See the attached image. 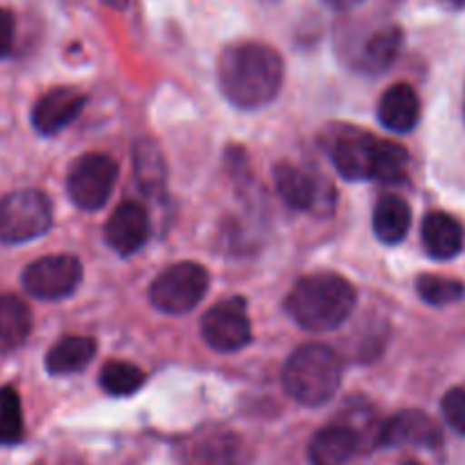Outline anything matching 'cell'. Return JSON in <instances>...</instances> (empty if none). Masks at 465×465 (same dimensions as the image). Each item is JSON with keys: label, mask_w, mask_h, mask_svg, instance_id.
I'll use <instances>...</instances> for the list:
<instances>
[{"label": "cell", "mask_w": 465, "mask_h": 465, "mask_svg": "<svg viewBox=\"0 0 465 465\" xmlns=\"http://www.w3.org/2000/svg\"><path fill=\"white\" fill-rule=\"evenodd\" d=\"M274 185L281 199L294 210H322V194L324 187L320 185L315 173L297 164L281 163L274 167Z\"/></svg>", "instance_id": "14"}, {"label": "cell", "mask_w": 465, "mask_h": 465, "mask_svg": "<svg viewBox=\"0 0 465 465\" xmlns=\"http://www.w3.org/2000/svg\"><path fill=\"white\" fill-rule=\"evenodd\" d=\"M181 459L185 465H242L247 450L231 431H201L183 442Z\"/></svg>", "instance_id": "10"}, {"label": "cell", "mask_w": 465, "mask_h": 465, "mask_svg": "<svg viewBox=\"0 0 465 465\" xmlns=\"http://www.w3.org/2000/svg\"><path fill=\"white\" fill-rule=\"evenodd\" d=\"M326 5L333 7V10H351V7H356L361 3V0H324Z\"/></svg>", "instance_id": "29"}, {"label": "cell", "mask_w": 465, "mask_h": 465, "mask_svg": "<svg viewBox=\"0 0 465 465\" xmlns=\"http://www.w3.org/2000/svg\"><path fill=\"white\" fill-rule=\"evenodd\" d=\"M401 42H404V35L397 25H386V28L377 30L361 48L359 69L372 75L388 71L400 55Z\"/></svg>", "instance_id": "19"}, {"label": "cell", "mask_w": 465, "mask_h": 465, "mask_svg": "<svg viewBox=\"0 0 465 465\" xmlns=\"http://www.w3.org/2000/svg\"><path fill=\"white\" fill-rule=\"evenodd\" d=\"M33 331L30 308L15 294H0V354H10Z\"/></svg>", "instance_id": "18"}, {"label": "cell", "mask_w": 465, "mask_h": 465, "mask_svg": "<svg viewBox=\"0 0 465 465\" xmlns=\"http://www.w3.org/2000/svg\"><path fill=\"white\" fill-rule=\"evenodd\" d=\"M359 451V440L344 424H329L312 436L308 459L312 465H347Z\"/></svg>", "instance_id": "17"}, {"label": "cell", "mask_w": 465, "mask_h": 465, "mask_svg": "<svg viewBox=\"0 0 465 465\" xmlns=\"http://www.w3.org/2000/svg\"><path fill=\"white\" fill-rule=\"evenodd\" d=\"M201 335L214 351H238L252 342V320L247 303L240 297H231L210 308L201 320Z\"/></svg>", "instance_id": "8"}, {"label": "cell", "mask_w": 465, "mask_h": 465, "mask_svg": "<svg viewBox=\"0 0 465 465\" xmlns=\"http://www.w3.org/2000/svg\"><path fill=\"white\" fill-rule=\"evenodd\" d=\"M219 87L235 107L258 110L276 98L283 84V60L261 42L232 44L219 57Z\"/></svg>", "instance_id": "2"}, {"label": "cell", "mask_w": 465, "mask_h": 465, "mask_svg": "<svg viewBox=\"0 0 465 465\" xmlns=\"http://www.w3.org/2000/svg\"><path fill=\"white\" fill-rule=\"evenodd\" d=\"M15 42V16L10 10H0V60L10 55Z\"/></svg>", "instance_id": "28"}, {"label": "cell", "mask_w": 465, "mask_h": 465, "mask_svg": "<svg viewBox=\"0 0 465 465\" xmlns=\"http://www.w3.org/2000/svg\"><path fill=\"white\" fill-rule=\"evenodd\" d=\"M340 381V356L324 344H303L285 361L283 386L288 395L303 406H322L333 400Z\"/></svg>", "instance_id": "4"}, {"label": "cell", "mask_w": 465, "mask_h": 465, "mask_svg": "<svg viewBox=\"0 0 465 465\" xmlns=\"http://www.w3.org/2000/svg\"><path fill=\"white\" fill-rule=\"evenodd\" d=\"M442 415L454 431L465 436V388H451L442 397Z\"/></svg>", "instance_id": "27"}, {"label": "cell", "mask_w": 465, "mask_h": 465, "mask_svg": "<svg viewBox=\"0 0 465 465\" xmlns=\"http://www.w3.org/2000/svg\"><path fill=\"white\" fill-rule=\"evenodd\" d=\"M53 223V208L39 190H16L0 199V240L7 244L42 238Z\"/></svg>", "instance_id": "5"}, {"label": "cell", "mask_w": 465, "mask_h": 465, "mask_svg": "<svg viewBox=\"0 0 465 465\" xmlns=\"http://www.w3.org/2000/svg\"><path fill=\"white\" fill-rule=\"evenodd\" d=\"M135 178L146 194H160L164 187V160L163 153L151 142H140L135 146Z\"/></svg>", "instance_id": "22"}, {"label": "cell", "mask_w": 465, "mask_h": 465, "mask_svg": "<svg viewBox=\"0 0 465 465\" xmlns=\"http://www.w3.org/2000/svg\"><path fill=\"white\" fill-rule=\"evenodd\" d=\"M356 306V292L338 274H311L297 281L285 299V311L308 331L338 329Z\"/></svg>", "instance_id": "3"}, {"label": "cell", "mask_w": 465, "mask_h": 465, "mask_svg": "<svg viewBox=\"0 0 465 465\" xmlns=\"http://www.w3.org/2000/svg\"><path fill=\"white\" fill-rule=\"evenodd\" d=\"M379 122L395 133H409L420 122V98L411 84H392L379 101Z\"/></svg>", "instance_id": "15"}, {"label": "cell", "mask_w": 465, "mask_h": 465, "mask_svg": "<svg viewBox=\"0 0 465 465\" xmlns=\"http://www.w3.org/2000/svg\"><path fill=\"white\" fill-rule=\"evenodd\" d=\"M208 272L196 262H178L167 267L149 290L151 303L167 315H185L199 306L208 292Z\"/></svg>", "instance_id": "6"}, {"label": "cell", "mask_w": 465, "mask_h": 465, "mask_svg": "<svg viewBox=\"0 0 465 465\" xmlns=\"http://www.w3.org/2000/svg\"><path fill=\"white\" fill-rule=\"evenodd\" d=\"M84 94L74 87H57L44 94L33 110V126L42 135H57L69 124L75 122V116L84 107Z\"/></svg>", "instance_id": "13"}, {"label": "cell", "mask_w": 465, "mask_h": 465, "mask_svg": "<svg viewBox=\"0 0 465 465\" xmlns=\"http://www.w3.org/2000/svg\"><path fill=\"white\" fill-rule=\"evenodd\" d=\"M101 3L103 5L112 7V10H116V12H122L128 7V0H101Z\"/></svg>", "instance_id": "30"}, {"label": "cell", "mask_w": 465, "mask_h": 465, "mask_svg": "<svg viewBox=\"0 0 465 465\" xmlns=\"http://www.w3.org/2000/svg\"><path fill=\"white\" fill-rule=\"evenodd\" d=\"M418 292L431 306H450L465 297V285L447 276L424 274L418 279Z\"/></svg>", "instance_id": "25"}, {"label": "cell", "mask_w": 465, "mask_h": 465, "mask_svg": "<svg viewBox=\"0 0 465 465\" xmlns=\"http://www.w3.org/2000/svg\"><path fill=\"white\" fill-rule=\"evenodd\" d=\"M24 438V409L15 388H0V445H15Z\"/></svg>", "instance_id": "24"}, {"label": "cell", "mask_w": 465, "mask_h": 465, "mask_svg": "<svg viewBox=\"0 0 465 465\" xmlns=\"http://www.w3.org/2000/svg\"><path fill=\"white\" fill-rule=\"evenodd\" d=\"M463 226L447 213H429L422 222V244L436 261H450L463 249Z\"/></svg>", "instance_id": "16"}, {"label": "cell", "mask_w": 465, "mask_h": 465, "mask_svg": "<svg viewBox=\"0 0 465 465\" xmlns=\"http://www.w3.org/2000/svg\"><path fill=\"white\" fill-rule=\"evenodd\" d=\"M340 424H344L349 431L354 433V438L359 440V450H368V447L379 445L383 422H379L377 415H374V411L370 409V406H365L363 401H361L356 409L347 411V415H344V422H340Z\"/></svg>", "instance_id": "26"}, {"label": "cell", "mask_w": 465, "mask_h": 465, "mask_svg": "<svg viewBox=\"0 0 465 465\" xmlns=\"http://www.w3.org/2000/svg\"><path fill=\"white\" fill-rule=\"evenodd\" d=\"M83 281V265L78 258L57 253V256H44L30 262L24 272V288L33 297L55 302L75 292Z\"/></svg>", "instance_id": "9"}, {"label": "cell", "mask_w": 465, "mask_h": 465, "mask_svg": "<svg viewBox=\"0 0 465 465\" xmlns=\"http://www.w3.org/2000/svg\"><path fill=\"white\" fill-rule=\"evenodd\" d=\"M322 146L347 181L400 183L409 172V151L404 146L379 140L356 126H333Z\"/></svg>", "instance_id": "1"}, {"label": "cell", "mask_w": 465, "mask_h": 465, "mask_svg": "<svg viewBox=\"0 0 465 465\" xmlns=\"http://www.w3.org/2000/svg\"><path fill=\"white\" fill-rule=\"evenodd\" d=\"M372 226L377 238L386 244H397L411 228V208L401 196L388 194L374 205Z\"/></svg>", "instance_id": "21"}, {"label": "cell", "mask_w": 465, "mask_h": 465, "mask_svg": "<svg viewBox=\"0 0 465 465\" xmlns=\"http://www.w3.org/2000/svg\"><path fill=\"white\" fill-rule=\"evenodd\" d=\"M149 214L137 201H124L105 223V240L116 253L131 256L149 240Z\"/></svg>", "instance_id": "12"}, {"label": "cell", "mask_w": 465, "mask_h": 465, "mask_svg": "<svg viewBox=\"0 0 465 465\" xmlns=\"http://www.w3.org/2000/svg\"><path fill=\"white\" fill-rule=\"evenodd\" d=\"M119 178V164L103 153H87L74 163L66 176L71 201L83 210H98L110 199Z\"/></svg>", "instance_id": "7"}, {"label": "cell", "mask_w": 465, "mask_h": 465, "mask_svg": "<svg viewBox=\"0 0 465 465\" xmlns=\"http://www.w3.org/2000/svg\"><path fill=\"white\" fill-rule=\"evenodd\" d=\"M96 356V342L87 335H69L62 338L46 354V370L55 377L80 372Z\"/></svg>", "instance_id": "20"}, {"label": "cell", "mask_w": 465, "mask_h": 465, "mask_svg": "<svg viewBox=\"0 0 465 465\" xmlns=\"http://www.w3.org/2000/svg\"><path fill=\"white\" fill-rule=\"evenodd\" d=\"M144 386V372L137 365L112 361L101 370V388L107 395L128 397Z\"/></svg>", "instance_id": "23"}, {"label": "cell", "mask_w": 465, "mask_h": 465, "mask_svg": "<svg viewBox=\"0 0 465 465\" xmlns=\"http://www.w3.org/2000/svg\"><path fill=\"white\" fill-rule=\"evenodd\" d=\"M401 465H420V463H418V460H404Z\"/></svg>", "instance_id": "31"}, {"label": "cell", "mask_w": 465, "mask_h": 465, "mask_svg": "<svg viewBox=\"0 0 465 465\" xmlns=\"http://www.w3.org/2000/svg\"><path fill=\"white\" fill-rule=\"evenodd\" d=\"M463 116H465V96H463Z\"/></svg>", "instance_id": "33"}, {"label": "cell", "mask_w": 465, "mask_h": 465, "mask_svg": "<svg viewBox=\"0 0 465 465\" xmlns=\"http://www.w3.org/2000/svg\"><path fill=\"white\" fill-rule=\"evenodd\" d=\"M442 431L422 411H401L386 420L381 427L379 447H438Z\"/></svg>", "instance_id": "11"}, {"label": "cell", "mask_w": 465, "mask_h": 465, "mask_svg": "<svg viewBox=\"0 0 465 465\" xmlns=\"http://www.w3.org/2000/svg\"><path fill=\"white\" fill-rule=\"evenodd\" d=\"M450 3H454V5H463L465 0H450Z\"/></svg>", "instance_id": "32"}]
</instances>
